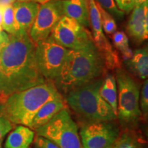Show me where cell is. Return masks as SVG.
Masks as SVG:
<instances>
[{
  "label": "cell",
  "instance_id": "1",
  "mask_svg": "<svg viewBox=\"0 0 148 148\" xmlns=\"http://www.w3.org/2000/svg\"><path fill=\"white\" fill-rule=\"evenodd\" d=\"M36 45L28 34L0 32V96L12 94L46 82L37 66ZM4 99V100H5Z\"/></svg>",
  "mask_w": 148,
  "mask_h": 148
},
{
  "label": "cell",
  "instance_id": "2",
  "mask_svg": "<svg viewBox=\"0 0 148 148\" xmlns=\"http://www.w3.org/2000/svg\"><path fill=\"white\" fill-rule=\"evenodd\" d=\"M106 69L92 40L84 47L69 49L60 74L53 81L64 94L102 77Z\"/></svg>",
  "mask_w": 148,
  "mask_h": 148
},
{
  "label": "cell",
  "instance_id": "3",
  "mask_svg": "<svg viewBox=\"0 0 148 148\" xmlns=\"http://www.w3.org/2000/svg\"><path fill=\"white\" fill-rule=\"evenodd\" d=\"M62 97L54 83L46 81L8 96L0 104L3 113L14 125L28 127L38 110L48 101Z\"/></svg>",
  "mask_w": 148,
  "mask_h": 148
},
{
  "label": "cell",
  "instance_id": "4",
  "mask_svg": "<svg viewBox=\"0 0 148 148\" xmlns=\"http://www.w3.org/2000/svg\"><path fill=\"white\" fill-rule=\"evenodd\" d=\"M103 79L99 77L66 94V101L70 108L88 121H114L116 119L110 105L99 95Z\"/></svg>",
  "mask_w": 148,
  "mask_h": 148
},
{
  "label": "cell",
  "instance_id": "5",
  "mask_svg": "<svg viewBox=\"0 0 148 148\" xmlns=\"http://www.w3.org/2000/svg\"><path fill=\"white\" fill-rule=\"evenodd\" d=\"M118 86L117 115L121 124L129 126L135 124L141 115L140 110L139 85L122 68L115 70Z\"/></svg>",
  "mask_w": 148,
  "mask_h": 148
},
{
  "label": "cell",
  "instance_id": "6",
  "mask_svg": "<svg viewBox=\"0 0 148 148\" xmlns=\"http://www.w3.org/2000/svg\"><path fill=\"white\" fill-rule=\"evenodd\" d=\"M36 132L37 136L50 140L60 148H82L78 127L66 108Z\"/></svg>",
  "mask_w": 148,
  "mask_h": 148
},
{
  "label": "cell",
  "instance_id": "7",
  "mask_svg": "<svg viewBox=\"0 0 148 148\" xmlns=\"http://www.w3.org/2000/svg\"><path fill=\"white\" fill-rule=\"evenodd\" d=\"M69 51V49L57 43L51 35L36 44L37 66L44 78L54 81L60 73Z\"/></svg>",
  "mask_w": 148,
  "mask_h": 148
},
{
  "label": "cell",
  "instance_id": "8",
  "mask_svg": "<svg viewBox=\"0 0 148 148\" xmlns=\"http://www.w3.org/2000/svg\"><path fill=\"white\" fill-rule=\"evenodd\" d=\"M90 27L92 40L100 53L106 69L116 70L121 68V60L117 51L109 41L101 26L100 16L95 0H88Z\"/></svg>",
  "mask_w": 148,
  "mask_h": 148
},
{
  "label": "cell",
  "instance_id": "9",
  "mask_svg": "<svg viewBox=\"0 0 148 148\" xmlns=\"http://www.w3.org/2000/svg\"><path fill=\"white\" fill-rule=\"evenodd\" d=\"M119 136L114 121H88L79 131L82 148H112Z\"/></svg>",
  "mask_w": 148,
  "mask_h": 148
},
{
  "label": "cell",
  "instance_id": "10",
  "mask_svg": "<svg viewBox=\"0 0 148 148\" xmlns=\"http://www.w3.org/2000/svg\"><path fill=\"white\" fill-rule=\"evenodd\" d=\"M51 36L57 43L69 49H79L92 40L91 33L86 27L66 16L60 18Z\"/></svg>",
  "mask_w": 148,
  "mask_h": 148
},
{
  "label": "cell",
  "instance_id": "11",
  "mask_svg": "<svg viewBox=\"0 0 148 148\" xmlns=\"http://www.w3.org/2000/svg\"><path fill=\"white\" fill-rule=\"evenodd\" d=\"M63 16L61 0H51L40 5L36 19L29 32V36L35 45L50 36Z\"/></svg>",
  "mask_w": 148,
  "mask_h": 148
},
{
  "label": "cell",
  "instance_id": "12",
  "mask_svg": "<svg viewBox=\"0 0 148 148\" xmlns=\"http://www.w3.org/2000/svg\"><path fill=\"white\" fill-rule=\"evenodd\" d=\"M127 32L138 43L148 36V3L136 5L132 10L127 24Z\"/></svg>",
  "mask_w": 148,
  "mask_h": 148
},
{
  "label": "cell",
  "instance_id": "13",
  "mask_svg": "<svg viewBox=\"0 0 148 148\" xmlns=\"http://www.w3.org/2000/svg\"><path fill=\"white\" fill-rule=\"evenodd\" d=\"M40 4L34 1H16L12 4L18 32L29 34Z\"/></svg>",
  "mask_w": 148,
  "mask_h": 148
},
{
  "label": "cell",
  "instance_id": "14",
  "mask_svg": "<svg viewBox=\"0 0 148 148\" xmlns=\"http://www.w3.org/2000/svg\"><path fill=\"white\" fill-rule=\"evenodd\" d=\"M64 16L73 18L85 27H90L88 0H61Z\"/></svg>",
  "mask_w": 148,
  "mask_h": 148
},
{
  "label": "cell",
  "instance_id": "15",
  "mask_svg": "<svg viewBox=\"0 0 148 148\" xmlns=\"http://www.w3.org/2000/svg\"><path fill=\"white\" fill-rule=\"evenodd\" d=\"M64 108L65 103L62 97L56 98L48 101L36 112L28 125V127L36 131L37 129L48 123L56 114Z\"/></svg>",
  "mask_w": 148,
  "mask_h": 148
},
{
  "label": "cell",
  "instance_id": "16",
  "mask_svg": "<svg viewBox=\"0 0 148 148\" xmlns=\"http://www.w3.org/2000/svg\"><path fill=\"white\" fill-rule=\"evenodd\" d=\"M34 131L25 125H18L5 140V148H29L34 139Z\"/></svg>",
  "mask_w": 148,
  "mask_h": 148
},
{
  "label": "cell",
  "instance_id": "17",
  "mask_svg": "<svg viewBox=\"0 0 148 148\" xmlns=\"http://www.w3.org/2000/svg\"><path fill=\"white\" fill-rule=\"evenodd\" d=\"M133 75L140 79H147L148 76V51L147 47L136 49L132 56L125 62Z\"/></svg>",
  "mask_w": 148,
  "mask_h": 148
},
{
  "label": "cell",
  "instance_id": "18",
  "mask_svg": "<svg viewBox=\"0 0 148 148\" xmlns=\"http://www.w3.org/2000/svg\"><path fill=\"white\" fill-rule=\"evenodd\" d=\"M99 95L110 105L116 116L117 115V86L113 74L107 73L103 79Z\"/></svg>",
  "mask_w": 148,
  "mask_h": 148
},
{
  "label": "cell",
  "instance_id": "19",
  "mask_svg": "<svg viewBox=\"0 0 148 148\" xmlns=\"http://www.w3.org/2000/svg\"><path fill=\"white\" fill-rule=\"evenodd\" d=\"M114 47L119 50L123 60H128L132 56L133 52L129 46V39L127 34L123 31H116L111 35Z\"/></svg>",
  "mask_w": 148,
  "mask_h": 148
},
{
  "label": "cell",
  "instance_id": "20",
  "mask_svg": "<svg viewBox=\"0 0 148 148\" xmlns=\"http://www.w3.org/2000/svg\"><path fill=\"white\" fill-rule=\"evenodd\" d=\"M2 30L9 34H14L18 32V28L14 18V8L12 5L3 8V18L1 24Z\"/></svg>",
  "mask_w": 148,
  "mask_h": 148
},
{
  "label": "cell",
  "instance_id": "21",
  "mask_svg": "<svg viewBox=\"0 0 148 148\" xmlns=\"http://www.w3.org/2000/svg\"><path fill=\"white\" fill-rule=\"evenodd\" d=\"M95 3L98 8V10H99L101 26H102L103 32L106 33V34L111 36L116 32V29H117L115 20H114L113 16H111L108 12H106L104 9L101 8L96 1Z\"/></svg>",
  "mask_w": 148,
  "mask_h": 148
},
{
  "label": "cell",
  "instance_id": "22",
  "mask_svg": "<svg viewBox=\"0 0 148 148\" xmlns=\"http://www.w3.org/2000/svg\"><path fill=\"white\" fill-rule=\"evenodd\" d=\"M112 148H141V145L134 134L127 132L119 136Z\"/></svg>",
  "mask_w": 148,
  "mask_h": 148
},
{
  "label": "cell",
  "instance_id": "23",
  "mask_svg": "<svg viewBox=\"0 0 148 148\" xmlns=\"http://www.w3.org/2000/svg\"><path fill=\"white\" fill-rule=\"evenodd\" d=\"M95 1L112 16H114L118 19H121L124 16L125 13L118 8L114 0H95Z\"/></svg>",
  "mask_w": 148,
  "mask_h": 148
},
{
  "label": "cell",
  "instance_id": "24",
  "mask_svg": "<svg viewBox=\"0 0 148 148\" xmlns=\"http://www.w3.org/2000/svg\"><path fill=\"white\" fill-rule=\"evenodd\" d=\"M139 106L141 113L144 117H147L148 114V81L146 79L142 87L141 92L140 93Z\"/></svg>",
  "mask_w": 148,
  "mask_h": 148
},
{
  "label": "cell",
  "instance_id": "25",
  "mask_svg": "<svg viewBox=\"0 0 148 148\" xmlns=\"http://www.w3.org/2000/svg\"><path fill=\"white\" fill-rule=\"evenodd\" d=\"M14 124L4 115L0 107V141H2L4 136L13 128Z\"/></svg>",
  "mask_w": 148,
  "mask_h": 148
},
{
  "label": "cell",
  "instance_id": "26",
  "mask_svg": "<svg viewBox=\"0 0 148 148\" xmlns=\"http://www.w3.org/2000/svg\"><path fill=\"white\" fill-rule=\"evenodd\" d=\"M116 5L125 14H128L136 6L135 0H114Z\"/></svg>",
  "mask_w": 148,
  "mask_h": 148
},
{
  "label": "cell",
  "instance_id": "27",
  "mask_svg": "<svg viewBox=\"0 0 148 148\" xmlns=\"http://www.w3.org/2000/svg\"><path fill=\"white\" fill-rule=\"evenodd\" d=\"M34 145L36 148H60L50 140L40 136L35 138Z\"/></svg>",
  "mask_w": 148,
  "mask_h": 148
},
{
  "label": "cell",
  "instance_id": "28",
  "mask_svg": "<svg viewBox=\"0 0 148 148\" xmlns=\"http://www.w3.org/2000/svg\"><path fill=\"white\" fill-rule=\"evenodd\" d=\"M17 0H0V6L1 7H5L7 5H12L14 2Z\"/></svg>",
  "mask_w": 148,
  "mask_h": 148
},
{
  "label": "cell",
  "instance_id": "29",
  "mask_svg": "<svg viewBox=\"0 0 148 148\" xmlns=\"http://www.w3.org/2000/svg\"><path fill=\"white\" fill-rule=\"evenodd\" d=\"M18 1H34V2H36L39 4H43V3H47L48 1H51V0H17Z\"/></svg>",
  "mask_w": 148,
  "mask_h": 148
},
{
  "label": "cell",
  "instance_id": "30",
  "mask_svg": "<svg viewBox=\"0 0 148 148\" xmlns=\"http://www.w3.org/2000/svg\"><path fill=\"white\" fill-rule=\"evenodd\" d=\"M2 18H3V7L0 6V32L2 31L1 24H2Z\"/></svg>",
  "mask_w": 148,
  "mask_h": 148
},
{
  "label": "cell",
  "instance_id": "31",
  "mask_svg": "<svg viewBox=\"0 0 148 148\" xmlns=\"http://www.w3.org/2000/svg\"><path fill=\"white\" fill-rule=\"evenodd\" d=\"M135 1H136V5H139L144 3H148V0H135Z\"/></svg>",
  "mask_w": 148,
  "mask_h": 148
},
{
  "label": "cell",
  "instance_id": "32",
  "mask_svg": "<svg viewBox=\"0 0 148 148\" xmlns=\"http://www.w3.org/2000/svg\"><path fill=\"white\" fill-rule=\"evenodd\" d=\"M1 143H2V141H0V148H3L2 145H1Z\"/></svg>",
  "mask_w": 148,
  "mask_h": 148
}]
</instances>
